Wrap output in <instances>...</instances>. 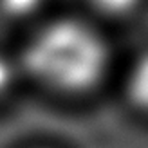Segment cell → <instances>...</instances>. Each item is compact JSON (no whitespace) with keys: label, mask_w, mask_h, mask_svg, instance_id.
I'll return each mask as SVG.
<instances>
[{"label":"cell","mask_w":148,"mask_h":148,"mask_svg":"<svg viewBox=\"0 0 148 148\" xmlns=\"http://www.w3.org/2000/svg\"><path fill=\"white\" fill-rule=\"evenodd\" d=\"M24 67L42 85L65 94H83L101 83L108 47L99 33L79 20L43 25L24 51Z\"/></svg>","instance_id":"cell-1"},{"label":"cell","mask_w":148,"mask_h":148,"mask_svg":"<svg viewBox=\"0 0 148 148\" xmlns=\"http://www.w3.org/2000/svg\"><path fill=\"white\" fill-rule=\"evenodd\" d=\"M125 85L132 105L148 112V51L132 63Z\"/></svg>","instance_id":"cell-2"},{"label":"cell","mask_w":148,"mask_h":148,"mask_svg":"<svg viewBox=\"0 0 148 148\" xmlns=\"http://www.w3.org/2000/svg\"><path fill=\"white\" fill-rule=\"evenodd\" d=\"M43 4V0H0V7L5 14L14 18L29 16Z\"/></svg>","instance_id":"cell-3"},{"label":"cell","mask_w":148,"mask_h":148,"mask_svg":"<svg viewBox=\"0 0 148 148\" xmlns=\"http://www.w3.org/2000/svg\"><path fill=\"white\" fill-rule=\"evenodd\" d=\"M141 0H90V4L98 11L105 14H112V16H121L127 14L132 9H136V5Z\"/></svg>","instance_id":"cell-4"},{"label":"cell","mask_w":148,"mask_h":148,"mask_svg":"<svg viewBox=\"0 0 148 148\" xmlns=\"http://www.w3.org/2000/svg\"><path fill=\"white\" fill-rule=\"evenodd\" d=\"M13 79H14V69L11 62L0 54V96H4L11 88Z\"/></svg>","instance_id":"cell-5"}]
</instances>
